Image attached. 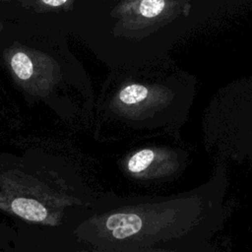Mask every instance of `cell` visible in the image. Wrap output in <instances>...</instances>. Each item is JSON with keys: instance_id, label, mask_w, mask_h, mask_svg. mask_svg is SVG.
<instances>
[{"instance_id": "cell-1", "label": "cell", "mask_w": 252, "mask_h": 252, "mask_svg": "<svg viewBox=\"0 0 252 252\" xmlns=\"http://www.w3.org/2000/svg\"><path fill=\"white\" fill-rule=\"evenodd\" d=\"M10 208L16 216L29 221L52 225L57 222L45 205L32 198H15L11 202Z\"/></svg>"}, {"instance_id": "cell-2", "label": "cell", "mask_w": 252, "mask_h": 252, "mask_svg": "<svg viewBox=\"0 0 252 252\" xmlns=\"http://www.w3.org/2000/svg\"><path fill=\"white\" fill-rule=\"evenodd\" d=\"M106 228L117 239H124L140 231L142 220L136 214H114L106 220Z\"/></svg>"}, {"instance_id": "cell-3", "label": "cell", "mask_w": 252, "mask_h": 252, "mask_svg": "<svg viewBox=\"0 0 252 252\" xmlns=\"http://www.w3.org/2000/svg\"><path fill=\"white\" fill-rule=\"evenodd\" d=\"M11 67L15 74L22 80H29L32 75V62L24 52H17L12 57Z\"/></svg>"}, {"instance_id": "cell-4", "label": "cell", "mask_w": 252, "mask_h": 252, "mask_svg": "<svg viewBox=\"0 0 252 252\" xmlns=\"http://www.w3.org/2000/svg\"><path fill=\"white\" fill-rule=\"evenodd\" d=\"M155 153L152 150H142L136 153L128 161V169L133 173L145 170L154 160Z\"/></svg>"}, {"instance_id": "cell-5", "label": "cell", "mask_w": 252, "mask_h": 252, "mask_svg": "<svg viewBox=\"0 0 252 252\" xmlns=\"http://www.w3.org/2000/svg\"><path fill=\"white\" fill-rule=\"evenodd\" d=\"M148 95V89L142 85H131L124 88L120 94L119 98L126 104H134L142 101Z\"/></svg>"}, {"instance_id": "cell-6", "label": "cell", "mask_w": 252, "mask_h": 252, "mask_svg": "<svg viewBox=\"0 0 252 252\" xmlns=\"http://www.w3.org/2000/svg\"><path fill=\"white\" fill-rule=\"evenodd\" d=\"M165 2L162 0H145L140 2L139 11L147 18H153L158 16L163 10Z\"/></svg>"}, {"instance_id": "cell-7", "label": "cell", "mask_w": 252, "mask_h": 252, "mask_svg": "<svg viewBox=\"0 0 252 252\" xmlns=\"http://www.w3.org/2000/svg\"><path fill=\"white\" fill-rule=\"evenodd\" d=\"M67 1L66 0H60V1H50V0H43L42 3L46 4V5H50V6H60V5H63L65 4Z\"/></svg>"}]
</instances>
